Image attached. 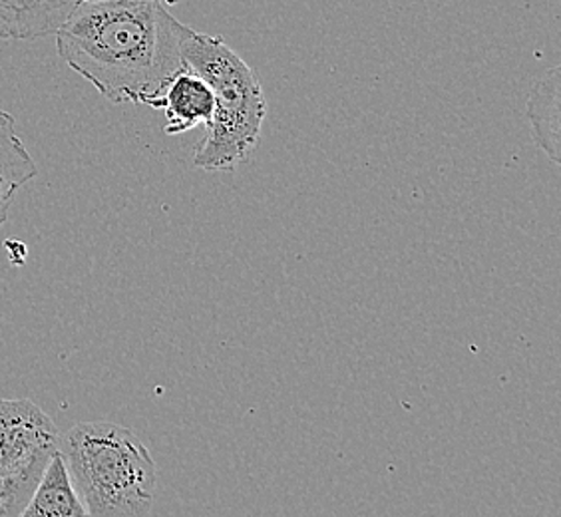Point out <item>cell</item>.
I'll list each match as a JSON object with an SVG mask.
<instances>
[{
    "instance_id": "5b68a950",
    "label": "cell",
    "mask_w": 561,
    "mask_h": 517,
    "mask_svg": "<svg viewBox=\"0 0 561 517\" xmlns=\"http://www.w3.org/2000/svg\"><path fill=\"white\" fill-rule=\"evenodd\" d=\"M216 100L211 88L202 76L185 66L163 88L156 110H163L165 126L163 134L182 136L197 126H207L214 116Z\"/></svg>"
},
{
    "instance_id": "7a4b0ae2",
    "label": "cell",
    "mask_w": 561,
    "mask_h": 517,
    "mask_svg": "<svg viewBox=\"0 0 561 517\" xmlns=\"http://www.w3.org/2000/svg\"><path fill=\"white\" fill-rule=\"evenodd\" d=\"M58 452L87 516L151 514L158 468L136 432L112 422H80L60 434Z\"/></svg>"
},
{
    "instance_id": "ba28073f",
    "label": "cell",
    "mask_w": 561,
    "mask_h": 517,
    "mask_svg": "<svg viewBox=\"0 0 561 517\" xmlns=\"http://www.w3.org/2000/svg\"><path fill=\"white\" fill-rule=\"evenodd\" d=\"M560 94L561 70L551 68L531 87L528 96V119L534 140L556 168L561 163Z\"/></svg>"
},
{
    "instance_id": "6da1fadb",
    "label": "cell",
    "mask_w": 561,
    "mask_h": 517,
    "mask_svg": "<svg viewBox=\"0 0 561 517\" xmlns=\"http://www.w3.org/2000/svg\"><path fill=\"white\" fill-rule=\"evenodd\" d=\"M192 28L156 0H78L56 31V50L112 104L156 108L184 70Z\"/></svg>"
},
{
    "instance_id": "3957f363",
    "label": "cell",
    "mask_w": 561,
    "mask_h": 517,
    "mask_svg": "<svg viewBox=\"0 0 561 517\" xmlns=\"http://www.w3.org/2000/svg\"><path fill=\"white\" fill-rule=\"evenodd\" d=\"M184 62L214 92L216 108L197 146L194 165L206 172H233L257 148L267 102L255 72L221 36L190 31L182 44Z\"/></svg>"
},
{
    "instance_id": "30bf717a",
    "label": "cell",
    "mask_w": 561,
    "mask_h": 517,
    "mask_svg": "<svg viewBox=\"0 0 561 517\" xmlns=\"http://www.w3.org/2000/svg\"><path fill=\"white\" fill-rule=\"evenodd\" d=\"M156 2H162L165 7H173V4H180L182 0H156Z\"/></svg>"
},
{
    "instance_id": "8992f818",
    "label": "cell",
    "mask_w": 561,
    "mask_h": 517,
    "mask_svg": "<svg viewBox=\"0 0 561 517\" xmlns=\"http://www.w3.org/2000/svg\"><path fill=\"white\" fill-rule=\"evenodd\" d=\"M78 0H0V38L36 41L55 34Z\"/></svg>"
},
{
    "instance_id": "9c48e42d",
    "label": "cell",
    "mask_w": 561,
    "mask_h": 517,
    "mask_svg": "<svg viewBox=\"0 0 561 517\" xmlns=\"http://www.w3.org/2000/svg\"><path fill=\"white\" fill-rule=\"evenodd\" d=\"M87 509L76 494L72 478L68 474L60 452L46 466L41 482L21 517H84Z\"/></svg>"
},
{
    "instance_id": "277c9868",
    "label": "cell",
    "mask_w": 561,
    "mask_h": 517,
    "mask_svg": "<svg viewBox=\"0 0 561 517\" xmlns=\"http://www.w3.org/2000/svg\"><path fill=\"white\" fill-rule=\"evenodd\" d=\"M60 432L28 399H0V517L22 516L53 456Z\"/></svg>"
},
{
    "instance_id": "52a82bcc",
    "label": "cell",
    "mask_w": 561,
    "mask_h": 517,
    "mask_svg": "<svg viewBox=\"0 0 561 517\" xmlns=\"http://www.w3.org/2000/svg\"><path fill=\"white\" fill-rule=\"evenodd\" d=\"M36 175L38 165L16 134V119L0 110V227L9 219L16 194Z\"/></svg>"
}]
</instances>
